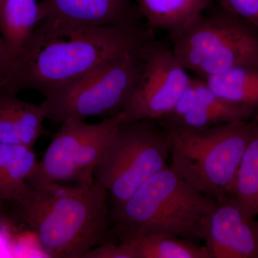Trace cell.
Segmentation results:
<instances>
[{"label": "cell", "mask_w": 258, "mask_h": 258, "mask_svg": "<svg viewBox=\"0 0 258 258\" xmlns=\"http://www.w3.org/2000/svg\"><path fill=\"white\" fill-rule=\"evenodd\" d=\"M154 36L148 27H74L42 20L26 46L12 60L0 91L44 93L71 82Z\"/></svg>", "instance_id": "cell-1"}, {"label": "cell", "mask_w": 258, "mask_h": 258, "mask_svg": "<svg viewBox=\"0 0 258 258\" xmlns=\"http://www.w3.org/2000/svg\"><path fill=\"white\" fill-rule=\"evenodd\" d=\"M8 205L52 257H84L95 247L115 241L108 194L96 181L30 186L23 198Z\"/></svg>", "instance_id": "cell-2"}, {"label": "cell", "mask_w": 258, "mask_h": 258, "mask_svg": "<svg viewBox=\"0 0 258 258\" xmlns=\"http://www.w3.org/2000/svg\"><path fill=\"white\" fill-rule=\"evenodd\" d=\"M215 203L169 166L111 211L112 235L117 242L147 235H172L200 242Z\"/></svg>", "instance_id": "cell-3"}, {"label": "cell", "mask_w": 258, "mask_h": 258, "mask_svg": "<svg viewBox=\"0 0 258 258\" xmlns=\"http://www.w3.org/2000/svg\"><path fill=\"white\" fill-rule=\"evenodd\" d=\"M258 123L254 118L203 128H169L170 168L208 198L230 195Z\"/></svg>", "instance_id": "cell-4"}, {"label": "cell", "mask_w": 258, "mask_h": 258, "mask_svg": "<svg viewBox=\"0 0 258 258\" xmlns=\"http://www.w3.org/2000/svg\"><path fill=\"white\" fill-rule=\"evenodd\" d=\"M169 40L181 63L200 79L236 68L258 69V28L215 3Z\"/></svg>", "instance_id": "cell-5"}, {"label": "cell", "mask_w": 258, "mask_h": 258, "mask_svg": "<svg viewBox=\"0 0 258 258\" xmlns=\"http://www.w3.org/2000/svg\"><path fill=\"white\" fill-rule=\"evenodd\" d=\"M142 47L44 93L45 99L40 106L46 120L61 124L68 120L110 118L121 113L142 74Z\"/></svg>", "instance_id": "cell-6"}, {"label": "cell", "mask_w": 258, "mask_h": 258, "mask_svg": "<svg viewBox=\"0 0 258 258\" xmlns=\"http://www.w3.org/2000/svg\"><path fill=\"white\" fill-rule=\"evenodd\" d=\"M171 144L157 120L120 125L96 166L94 179L106 190L110 211L119 208L148 179L169 167Z\"/></svg>", "instance_id": "cell-7"}, {"label": "cell", "mask_w": 258, "mask_h": 258, "mask_svg": "<svg viewBox=\"0 0 258 258\" xmlns=\"http://www.w3.org/2000/svg\"><path fill=\"white\" fill-rule=\"evenodd\" d=\"M123 123L121 112L100 123L72 119L61 123L42 160L37 161L29 186L92 184L96 166Z\"/></svg>", "instance_id": "cell-8"}, {"label": "cell", "mask_w": 258, "mask_h": 258, "mask_svg": "<svg viewBox=\"0 0 258 258\" xmlns=\"http://www.w3.org/2000/svg\"><path fill=\"white\" fill-rule=\"evenodd\" d=\"M143 68L132 98L123 111L124 123L160 121L175 106L191 77L170 45L155 36L142 45Z\"/></svg>", "instance_id": "cell-9"}, {"label": "cell", "mask_w": 258, "mask_h": 258, "mask_svg": "<svg viewBox=\"0 0 258 258\" xmlns=\"http://www.w3.org/2000/svg\"><path fill=\"white\" fill-rule=\"evenodd\" d=\"M254 220L232 195L217 200L205 228L204 242L211 258H258Z\"/></svg>", "instance_id": "cell-10"}, {"label": "cell", "mask_w": 258, "mask_h": 258, "mask_svg": "<svg viewBox=\"0 0 258 258\" xmlns=\"http://www.w3.org/2000/svg\"><path fill=\"white\" fill-rule=\"evenodd\" d=\"M39 5L41 21L91 28L143 26L133 0H42Z\"/></svg>", "instance_id": "cell-11"}, {"label": "cell", "mask_w": 258, "mask_h": 258, "mask_svg": "<svg viewBox=\"0 0 258 258\" xmlns=\"http://www.w3.org/2000/svg\"><path fill=\"white\" fill-rule=\"evenodd\" d=\"M45 120L40 105L0 91V144L33 147L45 131Z\"/></svg>", "instance_id": "cell-12"}, {"label": "cell", "mask_w": 258, "mask_h": 258, "mask_svg": "<svg viewBox=\"0 0 258 258\" xmlns=\"http://www.w3.org/2000/svg\"><path fill=\"white\" fill-rule=\"evenodd\" d=\"M197 79L196 106L175 126L171 128H208L235 120L252 119L258 114V111L250 107L226 101L215 94L208 87L205 80L198 77Z\"/></svg>", "instance_id": "cell-13"}, {"label": "cell", "mask_w": 258, "mask_h": 258, "mask_svg": "<svg viewBox=\"0 0 258 258\" xmlns=\"http://www.w3.org/2000/svg\"><path fill=\"white\" fill-rule=\"evenodd\" d=\"M37 164L31 146L0 144V205L23 198L30 186L28 180Z\"/></svg>", "instance_id": "cell-14"}, {"label": "cell", "mask_w": 258, "mask_h": 258, "mask_svg": "<svg viewBox=\"0 0 258 258\" xmlns=\"http://www.w3.org/2000/svg\"><path fill=\"white\" fill-rule=\"evenodd\" d=\"M151 30L176 33L211 8L215 0H135Z\"/></svg>", "instance_id": "cell-15"}, {"label": "cell", "mask_w": 258, "mask_h": 258, "mask_svg": "<svg viewBox=\"0 0 258 258\" xmlns=\"http://www.w3.org/2000/svg\"><path fill=\"white\" fill-rule=\"evenodd\" d=\"M40 21L37 0H0V33L11 62L26 46Z\"/></svg>", "instance_id": "cell-16"}, {"label": "cell", "mask_w": 258, "mask_h": 258, "mask_svg": "<svg viewBox=\"0 0 258 258\" xmlns=\"http://www.w3.org/2000/svg\"><path fill=\"white\" fill-rule=\"evenodd\" d=\"M217 96L258 111V69L240 67L204 79Z\"/></svg>", "instance_id": "cell-17"}, {"label": "cell", "mask_w": 258, "mask_h": 258, "mask_svg": "<svg viewBox=\"0 0 258 258\" xmlns=\"http://www.w3.org/2000/svg\"><path fill=\"white\" fill-rule=\"evenodd\" d=\"M123 242L132 246L137 258H211L205 245L175 236L142 235Z\"/></svg>", "instance_id": "cell-18"}, {"label": "cell", "mask_w": 258, "mask_h": 258, "mask_svg": "<svg viewBox=\"0 0 258 258\" xmlns=\"http://www.w3.org/2000/svg\"><path fill=\"white\" fill-rule=\"evenodd\" d=\"M251 220L258 215V123L237 171L231 195Z\"/></svg>", "instance_id": "cell-19"}, {"label": "cell", "mask_w": 258, "mask_h": 258, "mask_svg": "<svg viewBox=\"0 0 258 258\" xmlns=\"http://www.w3.org/2000/svg\"><path fill=\"white\" fill-rule=\"evenodd\" d=\"M198 101V79L191 77V81L184 90L175 106L169 114L159 121L165 128L175 126L183 118L196 106Z\"/></svg>", "instance_id": "cell-20"}, {"label": "cell", "mask_w": 258, "mask_h": 258, "mask_svg": "<svg viewBox=\"0 0 258 258\" xmlns=\"http://www.w3.org/2000/svg\"><path fill=\"white\" fill-rule=\"evenodd\" d=\"M215 3L258 28V0H215Z\"/></svg>", "instance_id": "cell-21"}, {"label": "cell", "mask_w": 258, "mask_h": 258, "mask_svg": "<svg viewBox=\"0 0 258 258\" xmlns=\"http://www.w3.org/2000/svg\"><path fill=\"white\" fill-rule=\"evenodd\" d=\"M84 257L137 258V255L128 242H108L91 249Z\"/></svg>", "instance_id": "cell-22"}, {"label": "cell", "mask_w": 258, "mask_h": 258, "mask_svg": "<svg viewBox=\"0 0 258 258\" xmlns=\"http://www.w3.org/2000/svg\"><path fill=\"white\" fill-rule=\"evenodd\" d=\"M11 59L3 38L0 36V90L3 88L5 78L9 71Z\"/></svg>", "instance_id": "cell-23"}, {"label": "cell", "mask_w": 258, "mask_h": 258, "mask_svg": "<svg viewBox=\"0 0 258 258\" xmlns=\"http://www.w3.org/2000/svg\"><path fill=\"white\" fill-rule=\"evenodd\" d=\"M254 228L255 231L256 236H257V239L258 241V220H254Z\"/></svg>", "instance_id": "cell-24"}]
</instances>
